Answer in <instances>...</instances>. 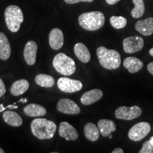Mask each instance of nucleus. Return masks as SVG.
<instances>
[{
  "label": "nucleus",
  "instance_id": "nucleus-5",
  "mask_svg": "<svg viewBox=\"0 0 153 153\" xmlns=\"http://www.w3.org/2000/svg\"><path fill=\"white\" fill-rule=\"evenodd\" d=\"M53 65L57 72L65 76L72 75L76 70L75 62L73 59L62 53L55 55Z\"/></svg>",
  "mask_w": 153,
  "mask_h": 153
},
{
  "label": "nucleus",
  "instance_id": "nucleus-22",
  "mask_svg": "<svg viewBox=\"0 0 153 153\" xmlns=\"http://www.w3.org/2000/svg\"><path fill=\"white\" fill-rule=\"evenodd\" d=\"M29 88V82L26 79H19L11 85L10 91L14 96H20L26 92Z\"/></svg>",
  "mask_w": 153,
  "mask_h": 153
},
{
  "label": "nucleus",
  "instance_id": "nucleus-16",
  "mask_svg": "<svg viewBox=\"0 0 153 153\" xmlns=\"http://www.w3.org/2000/svg\"><path fill=\"white\" fill-rule=\"evenodd\" d=\"M74 52L76 57L83 63H87L91 59V55L89 49L85 44L77 43L74 46Z\"/></svg>",
  "mask_w": 153,
  "mask_h": 153
},
{
  "label": "nucleus",
  "instance_id": "nucleus-24",
  "mask_svg": "<svg viewBox=\"0 0 153 153\" xmlns=\"http://www.w3.org/2000/svg\"><path fill=\"white\" fill-rule=\"evenodd\" d=\"M35 81L38 85L45 88H51L55 85V79L52 76L39 74L36 76Z\"/></svg>",
  "mask_w": 153,
  "mask_h": 153
},
{
  "label": "nucleus",
  "instance_id": "nucleus-11",
  "mask_svg": "<svg viewBox=\"0 0 153 153\" xmlns=\"http://www.w3.org/2000/svg\"><path fill=\"white\" fill-rule=\"evenodd\" d=\"M59 135L60 137H64L67 140H76L79 137V134L75 128H74L68 122L63 121L59 126Z\"/></svg>",
  "mask_w": 153,
  "mask_h": 153
},
{
  "label": "nucleus",
  "instance_id": "nucleus-10",
  "mask_svg": "<svg viewBox=\"0 0 153 153\" xmlns=\"http://www.w3.org/2000/svg\"><path fill=\"white\" fill-rule=\"evenodd\" d=\"M57 109L63 114L76 115L80 113V108L74 101L68 99H62L57 102Z\"/></svg>",
  "mask_w": 153,
  "mask_h": 153
},
{
  "label": "nucleus",
  "instance_id": "nucleus-13",
  "mask_svg": "<svg viewBox=\"0 0 153 153\" xmlns=\"http://www.w3.org/2000/svg\"><path fill=\"white\" fill-rule=\"evenodd\" d=\"M49 44L51 48L58 51L64 44V36L60 28H55L51 30L49 34Z\"/></svg>",
  "mask_w": 153,
  "mask_h": 153
},
{
  "label": "nucleus",
  "instance_id": "nucleus-2",
  "mask_svg": "<svg viewBox=\"0 0 153 153\" xmlns=\"http://www.w3.org/2000/svg\"><path fill=\"white\" fill-rule=\"evenodd\" d=\"M97 55L100 65L106 70H116L120 65V55L115 50L100 46L97 50Z\"/></svg>",
  "mask_w": 153,
  "mask_h": 153
},
{
  "label": "nucleus",
  "instance_id": "nucleus-28",
  "mask_svg": "<svg viewBox=\"0 0 153 153\" xmlns=\"http://www.w3.org/2000/svg\"><path fill=\"white\" fill-rule=\"evenodd\" d=\"M68 4H74L79 2H92L94 0H64Z\"/></svg>",
  "mask_w": 153,
  "mask_h": 153
},
{
  "label": "nucleus",
  "instance_id": "nucleus-12",
  "mask_svg": "<svg viewBox=\"0 0 153 153\" xmlns=\"http://www.w3.org/2000/svg\"><path fill=\"white\" fill-rule=\"evenodd\" d=\"M38 45L35 41H30L26 43L24 51L25 61L28 65H33L36 61Z\"/></svg>",
  "mask_w": 153,
  "mask_h": 153
},
{
  "label": "nucleus",
  "instance_id": "nucleus-14",
  "mask_svg": "<svg viewBox=\"0 0 153 153\" xmlns=\"http://www.w3.org/2000/svg\"><path fill=\"white\" fill-rule=\"evenodd\" d=\"M135 28L138 33L144 36L153 34V18L149 17L143 20H139L135 25Z\"/></svg>",
  "mask_w": 153,
  "mask_h": 153
},
{
  "label": "nucleus",
  "instance_id": "nucleus-37",
  "mask_svg": "<svg viewBox=\"0 0 153 153\" xmlns=\"http://www.w3.org/2000/svg\"><path fill=\"white\" fill-rule=\"evenodd\" d=\"M108 137H109V138H112V135H111H111H108Z\"/></svg>",
  "mask_w": 153,
  "mask_h": 153
},
{
  "label": "nucleus",
  "instance_id": "nucleus-21",
  "mask_svg": "<svg viewBox=\"0 0 153 153\" xmlns=\"http://www.w3.org/2000/svg\"><path fill=\"white\" fill-rule=\"evenodd\" d=\"M3 119L8 125L14 127H19L23 124V120L17 113L12 111H7L4 112Z\"/></svg>",
  "mask_w": 153,
  "mask_h": 153
},
{
  "label": "nucleus",
  "instance_id": "nucleus-36",
  "mask_svg": "<svg viewBox=\"0 0 153 153\" xmlns=\"http://www.w3.org/2000/svg\"><path fill=\"white\" fill-rule=\"evenodd\" d=\"M4 151L2 149L0 148V153H4Z\"/></svg>",
  "mask_w": 153,
  "mask_h": 153
},
{
  "label": "nucleus",
  "instance_id": "nucleus-6",
  "mask_svg": "<svg viewBox=\"0 0 153 153\" xmlns=\"http://www.w3.org/2000/svg\"><path fill=\"white\" fill-rule=\"evenodd\" d=\"M151 131V126L148 122H140L134 125L128 131V137L133 141H140L145 138Z\"/></svg>",
  "mask_w": 153,
  "mask_h": 153
},
{
  "label": "nucleus",
  "instance_id": "nucleus-30",
  "mask_svg": "<svg viewBox=\"0 0 153 153\" xmlns=\"http://www.w3.org/2000/svg\"><path fill=\"white\" fill-rule=\"evenodd\" d=\"M18 108V106H14V105H9L8 106L5 107V108H4V107L3 106V104H1V105H0V112L3 111H5L6 109H7V108Z\"/></svg>",
  "mask_w": 153,
  "mask_h": 153
},
{
  "label": "nucleus",
  "instance_id": "nucleus-35",
  "mask_svg": "<svg viewBox=\"0 0 153 153\" xmlns=\"http://www.w3.org/2000/svg\"><path fill=\"white\" fill-rule=\"evenodd\" d=\"M149 140H150V142L151 144H152V145H153V136H152V137H150V139Z\"/></svg>",
  "mask_w": 153,
  "mask_h": 153
},
{
  "label": "nucleus",
  "instance_id": "nucleus-4",
  "mask_svg": "<svg viewBox=\"0 0 153 153\" xmlns=\"http://www.w3.org/2000/svg\"><path fill=\"white\" fill-rule=\"evenodd\" d=\"M4 18L7 28L13 33H16L20 29L21 24L24 22L22 9L16 5H10L6 8Z\"/></svg>",
  "mask_w": 153,
  "mask_h": 153
},
{
  "label": "nucleus",
  "instance_id": "nucleus-19",
  "mask_svg": "<svg viewBox=\"0 0 153 153\" xmlns=\"http://www.w3.org/2000/svg\"><path fill=\"white\" fill-rule=\"evenodd\" d=\"M11 55V46L7 36L0 32V59L7 60Z\"/></svg>",
  "mask_w": 153,
  "mask_h": 153
},
{
  "label": "nucleus",
  "instance_id": "nucleus-8",
  "mask_svg": "<svg viewBox=\"0 0 153 153\" xmlns=\"http://www.w3.org/2000/svg\"><path fill=\"white\" fill-rule=\"evenodd\" d=\"M57 87L63 92L74 93L81 90L83 85L79 80L70 79L68 77H61L57 80Z\"/></svg>",
  "mask_w": 153,
  "mask_h": 153
},
{
  "label": "nucleus",
  "instance_id": "nucleus-20",
  "mask_svg": "<svg viewBox=\"0 0 153 153\" xmlns=\"http://www.w3.org/2000/svg\"><path fill=\"white\" fill-rule=\"evenodd\" d=\"M24 112L29 117H40L46 114L47 111L43 106L39 104H30L24 107Z\"/></svg>",
  "mask_w": 153,
  "mask_h": 153
},
{
  "label": "nucleus",
  "instance_id": "nucleus-9",
  "mask_svg": "<svg viewBox=\"0 0 153 153\" xmlns=\"http://www.w3.org/2000/svg\"><path fill=\"white\" fill-rule=\"evenodd\" d=\"M123 51L125 53L131 54L138 52L144 46V40L138 36H130L125 38L123 41Z\"/></svg>",
  "mask_w": 153,
  "mask_h": 153
},
{
  "label": "nucleus",
  "instance_id": "nucleus-34",
  "mask_svg": "<svg viewBox=\"0 0 153 153\" xmlns=\"http://www.w3.org/2000/svg\"><path fill=\"white\" fill-rule=\"evenodd\" d=\"M149 54H150L151 56L153 57V47L149 51Z\"/></svg>",
  "mask_w": 153,
  "mask_h": 153
},
{
  "label": "nucleus",
  "instance_id": "nucleus-25",
  "mask_svg": "<svg viewBox=\"0 0 153 153\" xmlns=\"http://www.w3.org/2000/svg\"><path fill=\"white\" fill-rule=\"evenodd\" d=\"M135 5L131 11V15L133 18L139 19L143 16L145 13V3L143 0H132Z\"/></svg>",
  "mask_w": 153,
  "mask_h": 153
},
{
  "label": "nucleus",
  "instance_id": "nucleus-33",
  "mask_svg": "<svg viewBox=\"0 0 153 153\" xmlns=\"http://www.w3.org/2000/svg\"><path fill=\"white\" fill-rule=\"evenodd\" d=\"M123 152L124 151L123 150V149L119 148L114 149V150L112 151V153H123Z\"/></svg>",
  "mask_w": 153,
  "mask_h": 153
},
{
  "label": "nucleus",
  "instance_id": "nucleus-7",
  "mask_svg": "<svg viewBox=\"0 0 153 153\" xmlns=\"http://www.w3.org/2000/svg\"><path fill=\"white\" fill-rule=\"evenodd\" d=\"M142 114V109L138 106L131 107L119 106L115 111V116L118 119L131 120L138 118Z\"/></svg>",
  "mask_w": 153,
  "mask_h": 153
},
{
  "label": "nucleus",
  "instance_id": "nucleus-26",
  "mask_svg": "<svg viewBox=\"0 0 153 153\" xmlns=\"http://www.w3.org/2000/svg\"><path fill=\"white\" fill-rule=\"evenodd\" d=\"M110 24L116 29H121L126 27L127 19L123 16H113L110 18Z\"/></svg>",
  "mask_w": 153,
  "mask_h": 153
},
{
  "label": "nucleus",
  "instance_id": "nucleus-17",
  "mask_svg": "<svg viewBox=\"0 0 153 153\" xmlns=\"http://www.w3.org/2000/svg\"><path fill=\"white\" fill-rule=\"evenodd\" d=\"M123 66L130 73H135L143 68V62L136 57H128L123 61Z\"/></svg>",
  "mask_w": 153,
  "mask_h": 153
},
{
  "label": "nucleus",
  "instance_id": "nucleus-32",
  "mask_svg": "<svg viewBox=\"0 0 153 153\" xmlns=\"http://www.w3.org/2000/svg\"><path fill=\"white\" fill-rule=\"evenodd\" d=\"M120 1V0H106V2L109 5H114Z\"/></svg>",
  "mask_w": 153,
  "mask_h": 153
},
{
  "label": "nucleus",
  "instance_id": "nucleus-31",
  "mask_svg": "<svg viewBox=\"0 0 153 153\" xmlns=\"http://www.w3.org/2000/svg\"><path fill=\"white\" fill-rule=\"evenodd\" d=\"M147 69H148V71L153 75V62L149 63L147 65Z\"/></svg>",
  "mask_w": 153,
  "mask_h": 153
},
{
  "label": "nucleus",
  "instance_id": "nucleus-23",
  "mask_svg": "<svg viewBox=\"0 0 153 153\" xmlns=\"http://www.w3.org/2000/svg\"><path fill=\"white\" fill-rule=\"evenodd\" d=\"M84 133L87 139L91 142L98 140L100 134L98 127H97V126L93 123H87L85 124L84 127Z\"/></svg>",
  "mask_w": 153,
  "mask_h": 153
},
{
  "label": "nucleus",
  "instance_id": "nucleus-27",
  "mask_svg": "<svg viewBox=\"0 0 153 153\" xmlns=\"http://www.w3.org/2000/svg\"><path fill=\"white\" fill-rule=\"evenodd\" d=\"M139 153H153V145L151 144L150 140H147L143 144L141 150Z\"/></svg>",
  "mask_w": 153,
  "mask_h": 153
},
{
  "label": "nucleus",
  "instance_id": "nucleus-29",
  "mask_svg": "<svg viewBox=\"0 0 153 153\" xmlns=\"http://www.w3.org/2000/svg\"><path fill=\"white\" fill-rule=\"evenodd\" d=\"M5 92H6V88H5L4 83L2 79H0V97H3V96L4 95Z\"/></svg>",
  "mask_w": 153,
  "mask_h": 153
},
{
  "label": "nucleus",
  "instance_id": "nucleus-3",
  "mask_svg": "<svg viewBox=\"0 0 153 153\" xmlns=\"http://www.w3.org/2000/svg\"><path fill=\"white\" fill-rule=\"evenodd\" d=\"M79 26L84 29L94 31L104 26L105 16L101 11H89L82 14L78 18Z\"/></svg>",
  "mask_w": 153,
  "mask_h": 153
},
{
  "label": "nucleus",
  "instance_id": "nucleus-18",
  "mask_svg": "<svg viewBox=\"0 0 153 153\" xmlns=\"http://www.w3.org/2000/svg\"><path fill=\"white\" fill-rule=\"evenodd\" d=\"M98 128L103 137H108L116 131V126L111 120L101 119L98 122Z\"/></svg>",
  "mask_w": 153,
  "mask_h": 153
},
{
  "label": "nucleus",
  "instance_id": "nucleus-1",
  "mask_svg": "<svg viewBox=\"0 0 153 153\" xmlns=\"http://www.w3.org/2000/svg\"><path fill=\"white\" fill-rule=\"evenodd\" d=\"M30 128L33 135L37 138L39 140H49L54 136L57 126L51 120L38 118L31 122Z\"/></svg>",
  "mask_w": 153,
  "mask_h": 153
},
{
  "label": "nucleus",
  "instance_id": "nucleus-15",
  "mask_svg": "<svg viewBox=\"0 0 153 153\" xmlns=\"http://www.w3.org/2000/svg\"><path fill=\"white\" fill-rule=\"evenodd\" d=\"M103 94H104L101 89H91V90L88 91L83 94V95L81 97V99H80V101L83 105L89 106V105L94 104L95 102L100 100L102 98Z\"/></svg>",
  "mask_w": 153,
  "mask_h": 153
}]
</instances>
